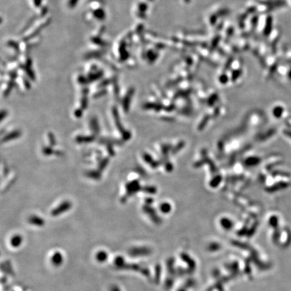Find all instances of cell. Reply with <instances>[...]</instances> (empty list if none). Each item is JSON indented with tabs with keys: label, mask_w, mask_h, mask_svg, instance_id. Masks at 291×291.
Instances as JSON below:
<instances>
[{
	"label": "cell",
	"mask_w": 291,
	"mask_h": 291,
	"mask_svg": "<svg viewBox=\"0 0 291 291\" xmlns=\"http://www.w3.org/2000/svg\"><path fill=\"white\" fill-rule=\"evenodd\" d=\"M70 208H71V204L68 202H64L63 204H61L60 206L57 207L55 209L53 210L52 211L51 214L53 216H57L59 214H61L62 213H64L65 212H66L67 210H69Z\"/></svg>",
	"instance_id": "6da1fadb"
},
{
	"label": "cell",
	"mask_w": 291,
	"mask_h": 291,
	"mask_svg": "<svg viewBox=\"0 0 291 291\" xmlns=\"http://www.w3.org/2000/svg\"><path fill=\"white\" fill-rule=\"evenodd\" d=\"M51 261L54 266L58 267L61 266L64 261V257L61 252L56 251L52 255L51 258Z\"/></svg>",
	"instance_id": "7a4b0ae2"
},
{
	"label": "cell",
	"mask_w": 291,
	"mask_h": 291,
	"mask_svg": "<svg viewBox=\"0 0 291 291\" xmlns=\"http://www.w3.org/2000/svg\"><path fill=\"white\" fill-rule=\"evenodd\" d=\"M22 236L20 235H15L12 236L10 239V244L13 247H18L22 245Z\"/></svg>",
	"instance_id": "3957f363"
},
{
	"label": "cell",
	"mask_w": 291,
	"mask_h": 291,
	"mask_svg": "<svg viewBox=\"0 0 291 291\" xmlns=\"http://www.w3.org/2000/svg\"><path fill=\"white\" fill-rule=\"evenodd\" d=\"M108 253H106L105 251L100 250L99 251H98L97 253H96L95 258L98 262H100V263H103V262L106 261L108 259Z\"/></svg>",
	"instance_id": "277c9868"
},
{
	"label": "cell",
	"mask_w": 291,
	"mask_h": 291,
	"mask_svg": "<svg viewBox=\"0 0 291 291\" xmlns=\"http://www.w3.org/2000/svg\"><path fill=\"white\" fill-rule=\"evenodd\" d=\"M28 222L30 223L31 225L38 226V227H41L44 225V220L38 216H30L28 219Z\"/></svg>",
	"instance_id": "5b68a950"
},
{
	"label": "cell",
	"mask_w": 291,
	"mask_h": 291,
	"mask_svg": "<svg viewBox=\"0 0 291 291\" xmlns=\"http://www.w3.org/2000/svg\"><path fill=\"white\" fill-rule=\"evenodd\" d=\"M289 185V184L287 182H281V183H278L276 185H273L271 188H269V191H276L278 190H280V189H285L287 188V187Z\"/></svg>",
	"instance_id": "8992f818"
},
{
	"label": "cell",
	"mask_w": 291,
	"mask_h": 291,
	"mask_svg": "<svg viewBox=\"0 0 291 291\" xmlns=\"http://www.w3.org/2000/svg\"><path fill=\"white\" fill-rule=\"evenodd\" d=\"M283 111H284V109H283L282 106H276L273 110V115L276 118H279L282 116Z\"/></svg>",
	"instance_id": "52a82bcc"
},
{
	"label": "cell",
	"mask_w": 291,
	"mask_h": 291,
	"mask_svg": "<svg viewBox=\"0 0 291 291\" xmlns=\"http://www.w3.org/2000/svg\"><path fill=\"white\" fill-rule=\"evenodd\" d=\"M110 291H121V290L118 286L112 285L110 288Z\"/></svg>",
	"instance_id": "ba28073f"
},
{
	"label": "cell",
	"mask_w": 291,
	"mask_h": 291,
	"mask_svg": "<svg viewBox=\"0 0 291 291\" xmlns=\"http://www.w3.org/2000/svg\"><path fill=\"white\" fill-rule=\"evenodd\" d=\"M284 133H285V134H286V135H287V136L290 137V138H291V131H286L284 132Z\"/></svg>",
	"instance_id": "9c48e42d"
}]
</instances>
